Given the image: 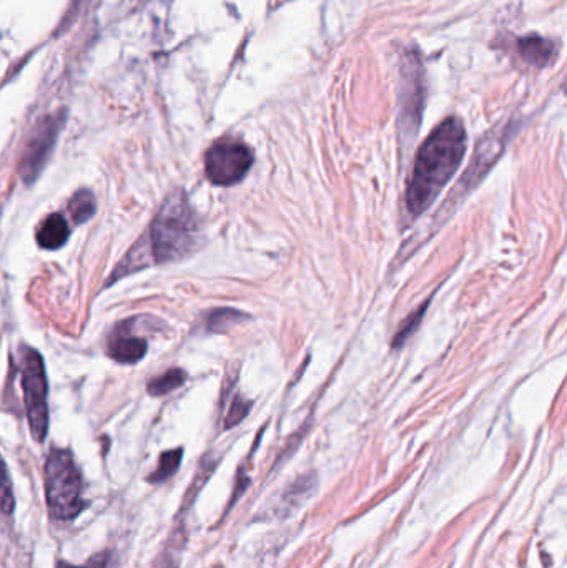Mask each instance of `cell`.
Segmentation results:
<instances>
[{"label":"cell","instance_id":"cell-18","mask_svg":"<svg viewBox=\"0 0 567 568\" xmlns=\"http://www.w3.org/2000/svg\"><path fill=\"white\" fill-rule=\"evenodd\" d=\"M107 565V554L95 555L94 559L90 560L89 564L77 567V565L67 564V562H59L57 568H105Z\"/></svg>","mask_w":567,"mask_h":568},{"label":"cell","instance_id":"cell-14","mask_svg":"<svg viewBox=\"0 0 567 568\" xmlns=\"http://www.w3.org/2000/svg\"><path fill=\"white\" fill-rule=\"evenodd\" d=\"M15 509L14 487L10 480L9 469L0 456V512L10 515Z\"/></svg>","mask_w":567,"mask_h":568},{"label":"cell","instance_id":"cell-7","mask_svg":"<svg viewBox=\"0 0 567 568\" xmlns=\"http://www.w3.org/2000/svg\"><path fill=\"white\" fill-rule=\"evenodd\" d=\"M107 353L117 363H139L147 354V341L135 338V336H130L127 333H117L110 338L109 351Z\"/></svg>","mask_w":567,"mask_h":568},{"label":"cell","instance_id":"cell-19","mask_svg":"<svg viewBox=\"0 0 567 568\" xmlns=\"http://www.w3.org/2000/svg\"><path fill=\"white\" fill-rule=\"evenodd\" d=\"M160 568H177V565H175V564H165V565H162V567H160Z\"/></svg>","mask_w":567,"mask_h":568},{"label":"cell","instance_id":"cell-10","mask_svg":"<svg viewBox=\"0 0 567 568\" xmlns=\"http://www.w3.org/2000/svg\"><path fill=\"white\" fill-rule=\"evenodd\" d=\"M148 250H150V245H145L142 238V240L130 250L129 255L125 256V260L115 268V273L110 283L119 280L120 276L129 275V273H134V271L145 268V266L148 265ZM150 253H152V251H150Z\"/></svg>","mask_w":567,"mask_h":568},{"label":"cell","instance_id":"cell-2","mask_svg":"<svg viewBox=\"0 0 567 568\" xmlns=\"http://www.w3.org/2000/svg\"><path fill=\"white\" fill-rule=\"evenodd\" d=\"M148 238L155 263L182 260L197 248L200 226L183 191H173L165 198L153 220Z\"/></svg>","mask_w":567,"mask_h":568},{"label":"cell","instance_id":"cell-11","mask_svg":"<svg viewBox=\"0 0 567 568\" xmlns=\"http://www.w3.org/2000/svg\"><path fill=\"white\" fill-rule=\"evenodd\" d=\"M185 381H187V374L183 373L182 369H170L167 373H163L162 376H158V378L148 382L147 391L150 396H165L168 392L182 387Z\"/></svg>","mask_w":567,"mask_h":568},{"label":"cell","instance_id":"cell-15","mask_svg":"<svg viewBox=\"0 0 567 568\" xmlns=\"http://www.w3.org/2000/svg\"><path fill=\"white\" fill-rule=\"evenodd\" d=\"M428 304L429 301H426L421 308L416 309L415 313L411 314L410 318L406 319L403 326H401L400 331L396 333L395 339H393V348H403V344H405L406 341H408V339L416 333V329L420 328L421 321L425 318Z\"/></svg>","mask_w":567,"mask_h":568},{"label":"cell","instance_id":"cell-13","mask_svg":"<svg viewBox=\"0 0 567 568\" xmlns=\"http://www.w3.org/2000/svg\"><path fill=\"white\" fill-rule=\"evenodd\" d=\"M95 196L92 191L79 190L69 201L70 216L75 223H85L89 221L95 213Z\"/></svg>","mask_w":567,"mask_h":568},{"label":"cell","instance_id":"cell-12","mask_svg":"<svg viewBox=\"0 0 567 568\" xmlns=\"http://www.w3.org/2000/svg\"><path fill=\"white\" fill-rule=\"evenodd\" d=\"M183 449H172V451L163 452L160 459H158V466L155 471L150 474L148 480L152 484H162L165 480L170 479L178 467L182 464Z\"/></svg>","mask_w":567,"mask_h":568},{"label":"cell","instance_id":"cell-3","mask_svg":"<svg viewBox=\"0 0 567 568\" xmlns=\"http://www.w3.org/2000/svg\"><path fill=\"white\" fill-rule=\"evenodd\" d=\"M45 500L52 519L74 520L85 509L82 474L67 449H52L44 469Z\"/></svg>","mask_w":567,"mask_h":568},{"label":"cell","instance_id":"cell-6","mask_svg":"<svg viewBox=\"0 0 567 568\" xmlns=\"http://www.w3.org/2000/svg\"><path fill=\"white\" fill-rule=\"evenodd\" d=\"M64 123V117H45L40 120L30 135L29 142L25 145L24 155L20 158L19 173L24 183L30 185L39 178L40 172L44 170L45 163L49 160L52 148H54L60 128Z\"/></svg>","mask_w":567,"mask_h":568},{"label":"cell","instance_id":"cell-1","mask_svg":"<svg viewBox=\"0 0 567 568\" xmlns=\"http://www.w3.org/2000/svg\"><path fill=\"white\" fill-rule=\"evenodd\" d=\"M468 150V135L463 122L449 117L429 133L415 158L406 185V210L411 216L425 213L449 180L458 173Z\"/></svg>","mask_w":567,"mask_h":568},{"label":"cell","instance_id":"cell-5","mask_svg":"<svg viewBox=\"0 0 567 568\" xmlns=\"http://www.w3.org/2000/svg\"><path fill=\"white\" fill-rule=\"evenodd\" d=\"M255 157L248 145L235 138H222L208 148L205 175L217 187H232L250 172Z\"/></svg>","mask_w":567,"mask_h":568},{"label":"cell","instance_id":"cell-9","mask_svg":"<svg viewBox=\"0 0 567 568\" xmlns=\"http://www.w3.org/2000/svg\"><path fill=\"white\" fill-rule=\"evenodd\" d=\"M554 45L549 40L538 37V35H529L519 42V52L523 55L524 60L528 64L536 65V67H544L553 57Z\"/></svg>","mask_w":567,"mask_h":568},{"label":"cell","instance_id":"cell-17","mask_svg":"<svg viewBox=\"0 0 567 568\" xmlns=\"http://www.w3.org/2000/svg\"><path fill=\"white\" fill-rule=\"evenodd\" d=\"M252 409V402L245 401L240 396H235L233 399L232 406H230V411L227 414V421H225V429H230V427L238 426L240 422L248 416V412Z\"/></svg>","mask_w":567,"mask_h":568},{"label":"cell","instance_id":"cell-4","mask_svg":"<svg viewBox=\"0 0 567 568\" xmlns=\"http://www.w3.org/2000/svg\"><path fill=\"white\" fill-rule=\"evenodd\" d=\"M22 389L30 434L37 442H44L49 432V406H47V373L44 359L35 349H27L22 358Z\"/></svg>","mask_w":567,"mask_h":568},{"label":"cell","instance_id":"cell-16","mask_svg":"<svg viewBox=\"0 0 567 568\" xmlns=\"http://www.w3.org/2000/svg\"><path fill=\"white\" fill-rule=\"evenodd\" d=\"M238 319H247V316L238 313L237 309H217L207 319L208 331H222L230 324L237 323Z\"/></svg>","mask_w":567,"mask_h":568},{"label":"cell","instance_id":"cell-8","mask_svg":"<svg viewBox=\"0 0 567 568\" xmlns=\"http://www.w3.org/2000/svg\"><path fill=\"white\" fill-rule=\"evenodd\" d=\"M70 230L62 215H50L45 218L37 231V243L44 250H59L69 240Z\"/></svg>","mask_w":567,"mask_h":568}]
</instances>
